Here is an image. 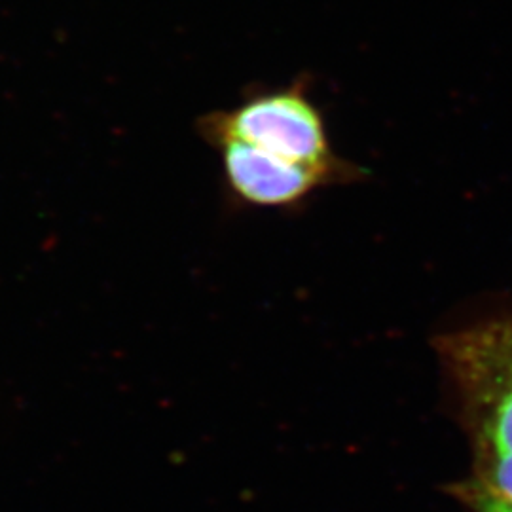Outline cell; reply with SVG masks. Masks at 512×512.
Here are the masks:
<instances>
[{
  "label": "cell",
  "mask_w": 512,
  "mask_h": 512,
  "mask_svg": "<svg viewBox=\"0 0 512 512\" xmlns=\"http://www.w3.org/2000/svg\"><path fill=\"white\" fill-rule=\"evenodd\" d=\"M196 131L209 147L234 139L325 171L340 184L361 181L365 175L332 147L327 116L313 99L311 76L306 74L285 86L253 88L230 109L205 112L196 120Z\"/></svg>",
  "instance_id": "cell-1"
},
{
  "label": "cell",
  "mask_w": 512,
  "mask_h": 512,
  "mask_svg": "<svg viewBox=\"0 0 512 512\" xmlns=\"http://www.w3.org/2000/svg\"><path fill=\"white\" fill-rule=\"evenodd\" d=\"M478 452L512 456V315L440 338Z\"/></svg>",
  "instance_id": "cell-2"
},
{
  "label": "cell",
  "mask_w": 512,
  "mask_h": 512,
  "mask_svg": "<svg viewBox=\"0 0 512 512\" xmlns=\"http://www.w3.org/2000/svg\"><path fill=\"white\" fill-rule=\"evenodd\" d=\"M211 147L219 152L222 177L232 196L253 207L289 209L321 188L340 184L325 171L277 158L241 141L228 139Z\"/></svg>",
  "instance_id": "cell-3"
},
{
  "label": "cell",
  "mask_w": 512,
  "mask_h": 512,
  "mask_svg": "<svg viewBox=\"0 0 512 512\" xmlns=\"http://www.w3.org/2000/svg\"><path fill=\"white\" fill-rule=\"evenodd\" d=\"M476 480L512 507V456L478 452Z\"/></svg>",
  "instance_id": "cell-4"
},
{
  "label": "cell",
  "mask_w": 512,
  "mask_h": 512,
  "mask_svg": "<svg viewBox=\"0 0 512 512\" xmlns=\"http://www.w3.org/2000/svg\"><path fill=\"white\" fill-rule=\"evenodd\" d=\"M458 495L461 501H465L473 509V512H512L509 503H505L503 499H499L497 495L492 494L476 478L459 484Z\"/></svg>",
  "instance_id": "cell-5"
}]
</instances>
